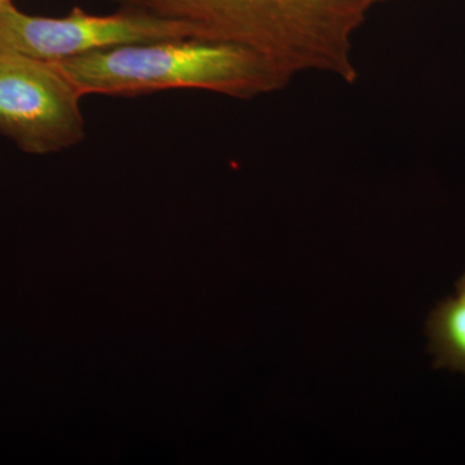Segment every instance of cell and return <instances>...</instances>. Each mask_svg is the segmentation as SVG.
I'll list each match as a JSON object with an SVG mask.
<instances>
[{
  "mask_svg": "<svg viewBox=\"0 0 465 465\" xmlns=\"http://www.w3.org/2000/svg\"><path fill=\"white\" fill-rule=\"evenodd\" d=\"M180 21L195 38L232 43L264 58L283 85L308 73L353 84L354 36L379 5L396 0H108Z\"/></svg>",
  "mask_w": 465,
  "mask_h": 465,
  "instance_id": "obj_1",
  "label": "cell"
},
{
  "mask_svg": "<svg viewBox=\"0 0 465 465\" xmlns=\"http://www.w3.org/2000/svg\"><path fill=\"white\" fill-rule=\"evenodd\" d=\"M183 38H195L186 24L133 9L94 15L74 7L66 16L45 17L25 14L12 0L0 2V50L51 63L119 45Z\"/></svg>",
  "mask_w": 465,
  "mask_h": 465,
  "instance_id": "obj_4",
  "label": "cell"
},
{
  "mask_svg": "<svg viewBox=\"0 0 465 465\" xmlns=\"http://www.w3.org/2000/svg\"><path fill=\"white\" fill-rule=\"evenodd\" d=\"M0 2H5V0H0Z\"/></svg>",
  "mask_w": 465,
  "mask_h": 465,
  "instance_id": "obj_6",
  "label": "cell"
},
{
  "mask_svg": "<svg viewBox=\"0 0 465 465\" xmlns=\"http://www.w3.org/2000/svg\"><path fill=\"white\" fill-rule=\"evenodd\" d=\"M436 369L465 374V273L452 296L430 312L425 326Z\"/></svg>",
  "mask_w": 465,
  "mask_h": 465,
  "instance_id": "obj_5",
  "label": "cell"
},
{
  "mask_svg": "<svg viewBox=\"0 0 465 465\" xmlns=\"http://www.w3.org/2000/svg\"><path fill=\"white\" fill-rule=\"evenodd\" d=\"M82 99L51 61L0 50V134L24 152L50 154L84 142Z\"/></svg>",
  "mask_w": 465,
  "mask_h": 465,
  "instance_id": "obj_3",
  "label": "cell"
},
{
  "mask_svg": "<svg viewBox=\"0 0 465 465\" xmlns=\"http://www.w3.org/2000/svg\"><path fill=\"white\" fill-rule=\"evenodd\" d=\"M54 64L84 97L200 90L249 100L284 87L249 48L197 38L119 45Z\"/></svg>",
  "mask_w": 465,
  "mask_h": 465,
  "instance_id": "obj_2",
  "label": "cell"
}]
</instances>
